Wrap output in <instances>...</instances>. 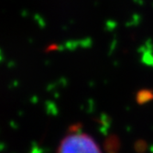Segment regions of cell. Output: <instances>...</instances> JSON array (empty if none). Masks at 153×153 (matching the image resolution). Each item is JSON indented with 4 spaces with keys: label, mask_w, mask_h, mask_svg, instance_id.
<instances>
[{
    "label": "cell",
    "mask_w": 153,
    "mask_h": 153,
    "mask_svg": "<svg viewBox=\"0 0 153 153\" xmlns=\"http://www.w3.org/2000/svg\"><path fill=\"white\" fill-rule=\"evenodd\" d=\"M57 153H102L99 146L88 134L81 131L69 133L59 145Z\"/></svg>",
    "instance_id": "cell-1"
}]
</instances>
